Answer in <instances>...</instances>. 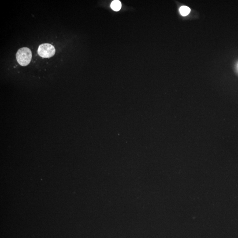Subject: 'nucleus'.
I'll return each mask as SVG.
<instances>
[{"mask_svg": "<svg viewBox=\"0 0 238 238\" xmlns=\"http://www.w3.org/2000/svg\"><path fill=\"white\" fill-rule=\"evenodd\" d=\"M16 58L18 63L23 66L30 64L32 58V52L30 49L23 47L18 50L16 54Z\"/></svg>", "mask_w": 238, "mask_h": 238, "instance_id": "1", "label": "nucleus"}, {"mask_svg": "<svg viewBox=\"0 0 238 238\" xmlns=\"http://www.w3.org/2000/svg\"><path fill=\"white\" fill-rule=\"evenodd\" d=\"M56 50L53 46L49 43L42 44L39 46L38 54L43 58H50L54 56Z\"/></svg>", "mask_w": 238, "mask_h": 238, "instance_id": "2", "label": "nucleus"}, {"mask_svg": "<svg viewBox=\"0 0 238 238\" xmlns=\"http://www.w3.org/2000/svg\"><path fill=\"white\" fill-rule=\"evenodd\" d=\"M111 7L114 11H119L121 8V2L118 0L114 1L111 4Z\"/></svg>", "mask_w": 238, "mask_h": 238, "instance_id": "3", "label": "nucleus"}, {"mask_svg": "<svg viewBox=\"0 0 238 238\" xmlns=\"http://www.w3.org/2000/svg\"><path fill=\"white\" fill-rule=\"evenodd\" d=\"M180 13L182 16H185L188 15L190 12V9L188 7L186 6H182L180 8Z\"/></svg>", "mask_w": 238, "mask_h": 238, "instance_id": "4", "label": "nucleus"}, {"mask_svg": "<svg viewBox=\"0 0 238 238\" xmlns=\"http://www.w3.org/2000/svg\"><path fill=\"white\" fill-rule=\"evenodd\" d=\"M237 68H238V65H237Z\"/></svg>", "mask_w": 238, "mask_h": 238, "instance_id": "5", "label": "nucleus"}]
</instances>
